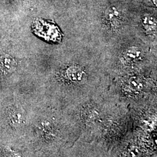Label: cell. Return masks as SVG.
<instances>
[{
    "label": "cell",
    "mask_w": 157,
    "mask_h": 157,
    "mask_svg": "<svg viewBox=\"0 0 157 157\" xmlns=\"http://www.w3.org/2000/svg\"><path fill=\"white\" fill-rule=\"evenodd\" d=\"M52 157H111L110 154L94 142L76 141L73 145L53 155Z\"/></svg>",
    "instance_id": "cell-1"
},
{
    "label": "cell",
    "mask_w": 157,
    "mask_h": 157,
    "mask_svg": "<svg viewBox=\"0 0 157 157\" xmlns=\"http://www.w3.org/2000/svg\"><path fill=\"white\" fill-rule=\"evenodd\" d=\"M67 76L75 84L83 85L87 81V76L86 73L79 67H69L67 70Z\"/></svg>",
    "instance_id": "cell-2"
},
{
    "label": "cell",
    "mask_w": 157,
    "mask_h": 157,
    "mask_svg": "<svg viewBox=\"0 0 157 157\" xmlns=\"http://www.w3.org/2000/svg\"><path fill=\"white\" fill-rule=\"evenodd\" d=\"M144 86L140 80L137 78H133L129 80L124 87V90L126 93L136 94L141 92Z\"/></svg>",
    "instance_id": "cell-3"
},
{
    "label": "cell",
    "mask_w": 157,
    "mask_h": 157,
    "mask_svg": "<svg viewBox=\"0 0 157 157\" xmlns=\"http://www.w3.org/2000/svg\"><path fill=\"white\" fill-rule=\"evenodd\" d=\"M154 19L151 17H145L143 19V23L146 28L148 29H155L156 22Z\"/></svg>",
    "instance_id": "cell-4"
},
{
    "label": "cell",
    "mask_w": 157,
    "mask_h": 157,
    "mask_svg": "<svg viewBox=\"0 0 157 157\" xmlns=\"http://www.w3.org/2000/svg\"><path fill=\"white\" fill-rule=\"evenodd\" d=\"M127 55H128V56H129V58H130L134 59L135 58H136V57H137V56H139V52L137 50H130L128 51V52L127 53Z\"/></svg>",
    "instance_id": "cell-5"
}]
</instances>
